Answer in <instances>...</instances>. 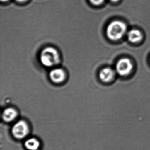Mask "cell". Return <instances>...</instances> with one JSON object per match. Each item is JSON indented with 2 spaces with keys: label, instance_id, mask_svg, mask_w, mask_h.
I'll return each instance as SVG.
<instances>
[{
  "label": "cell",
  "instance_id": "1",
  "mask_svg": "<svg viewBox=\"0 0 150 150\" xmlns=\"http://www.w3.org/2000/svg\"><path fill=\"white\" fill-rule=\"evenodd\" d=\"M40 61L42 64L45 67H53L60 62L59 54L54 48L46 47L41 52Z\"/></svg>",
  "mask_w": 150,
  "mask_h": 150
},
{
  "label": "cell",
  "instance_id": "2",
  "mask_svg": "<svg viewBox=\"0 0 150 150\" xmlns=\"http://www.w3.org/2000/svg\"><path fill=\"white\" fill-rule=\"evenodd\" d=\"M127 31L126 25L120 21H115L108 26L106 33L108 38L112 41H117L124 36Z\"/></svg>",
  "mask_w": 150,
  "mask_h": 150
},
{
  "label": "cell",
  "instance_id": "3",
  "mask_svg": "<svg viewBox=\"0 0 150 150\" xmlns=\"http://www.w3.org/2000/svg\"><path fill=\"white\" fill-rule=\"evenodd\" d=\"M12 134L15 138L18 139L24 138L29 132L28 124L24 120H20L14 124L12 128Z\"/></svg>",
  "mask_w": 150,
  "mask_h": 150
},
{
  "label": "cell",
  "instance_id": "4",
  "mask_svg": "<svg viewBox=\"0 0 150 150\" xmlns=\"http://www.w3.org/2000/svg\"><path fill=\"white\" fill-rule=\"evenodd\" d=\"M133 68L131 62L128 59H122L118 61L116 65V70L118 74L121 76L128 75Z\"/></svg>",
  "mask_w": 150,
  "mask_h": 150
},
{
  "label": "cell",
  "instance_id": "5",
  "mask_svg": "<svg viewBox=\"0 0 150 150\" xmlns=\"http://www.w3.org/2000/svg\"><path fill=\"white\" fill-rule=\"evenodd\" d=\"M49 77L53 83H59L65 81L66 75L65 71L63 69L55 68L50 71Z\"/></svg>",
  "mask_w": 150,
  "mask_h": 150
},
{
  "label": "cell",
  "instance_id": "6",
  "mask_svg": "<svg viewBox=\"0 0 150 150\" xmlns=\"http://www.w3.org/2000/svg\"><path fill=\"white\" fill-rule=\"evenodd\" d=\"M114 76L115 72L110 68H105L99 73L100 79L104 83H109L111 81Z\"/></svg>",
  "mask_w": 150,
  "mask_h": 150
},
{
  "label": "cell",
  "instance_id": "7",
  "mask_svg": "<svg viewBox=\"0 0 150 150\" xmlns=\"http://www.w3.org/2000/svg\"><path fill=\"white\" fill-rule=\"evenodd\" d=\"M17 115L18 113L16 110L12 108H8L3 112L2 118L5 122H9L15 120L17 117Z\"/></svg>",
  "mask_w": 150,
  "mask_h": 150
},
{
  "label": "cell",
  "instance_id": "8",
  "mask_svg": "<svg viewBox=\"0 0 150 150\" xmlns=\"http://www.w3.org/2000/svg\"><path fill=\"white\" fill-rule=\"evenodd\" d=\"M142 35L140 31L136 29L130 30L128 33V38L130 42L138 43L142 39Z\"/></svg>",
  "mask_w": 150,
  "mask_h": 150
},
{
  "label": "cell",
  "instance_id": "9",
  "mask_svg": "<svg viewBox=\"0 0 150 150\" xmlns=\"http://www.w3.org/2000/svg\"><path fill=\"white\" fill-rule=\"evenodd\" d=\"M24 146L27 150H37L40 146V143L36 138H30L25 142Z\"/></svg>",
  "mask_w": 150,
  "mask_h": 150
},
{
  "label": "cell",
  "instance_id": "10",
  "mask_svg": "<svg viewBox=\"0 0 150 150\" xmlns=\"http://www.w3.org/2000/svg\"><path fill=\"white\" fill-rule=\"evenodd\" d=\"M92 4L95 5H99L103 3L104 0H89Z\"/></svg>",
  "mask_w": 150,
  "mask_h": 150
},
{
  "label": "cell",
  "instance_id": "11",
  "mask_svg": "<svg viewBox=\"0 0 150 150\" xmlns=\"http://www.w3.org/2000/svg\"><path fill=\"white\" fill-rule=\"evenodd\" d=\"M16 1L18 2H24L26 1L27 0H16Z\"/></svg>",
  "mask_w": 150,
  "mask_h": 150
},
{
  "label": "cell",
  "instance_id": "12",
  "mask_svg": "<svg viewBox=\"0 0 150 150\" xmlns=\"http://www.w3.org/2000/svg\"><path fill=\"white\" fill-rule=\"evenodd\" d=\"M111 1H112V2H117L118 0H110Z\"/></svg>",
  "mask_w": 150,
  "mask_h": 150
},
{
  "label": "cell",
  "instance_id": "13",
  "mask_svg": "<svg viewBox=\"0 0 150 150\" xmlns=\"http://www.w3.org/2000/svg\"><path fill=\"white\" fill-rule=\"evenodd\" d=\"M2 2H6L7 1H8V0H1Z\"/></svg>",
  "mask_w": 150,
  "mask_h": 150
}]
</instances>
